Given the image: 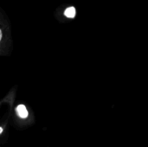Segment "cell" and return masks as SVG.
Instances as JSON below:
<instances>
[{
  "label": "cell",
  "instance_id": "cell-1",
  "mask_svg": "<svg viewBox=\"0 0 148 147\" xmlns=\"http://www.w3.org/2000/svg\"><path fill=\"white\" fill-rule=\"evenodd\" d=\"M16 113L17 116L21 119H27L29 116V112L26 108V107L23 104L18 105L16 108Z\"/></svg>",
  "mask_w": 148,
  "mask_h": 147
},
{
  "label": "cell",
  "instance_id": "cell-2",
  "mask_svg": "<svg viewBox=\"0 0 148 147\" xmlns=\"http://www.w3.org/2000/svg\"><path fill=\"white\" fill-rule=\"evenodd\" d=\"M75 14H76V11H75V7H69L64 11L65 16H67L69 18H74L75 16Z\"/></svg>",
  "mask_w": 148,
  "mask_h": 147
},
{
  "label": "cell",
  "instance_id": "cell-3",
  "mask_svg": "<svg viewBox=\"0 0 148 147\" xmlns=\"http://www.w3.org/2000/svg\"><path fill=\"white\" fill-rule=\"evenodd\" d=\"M2 36H3V35H2V30L0 29V41H1V39H2Z\"/></svg>",
  "mask_w": 148,
  "mask_h": 147
}]
</instances>
